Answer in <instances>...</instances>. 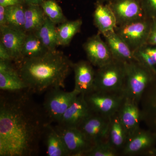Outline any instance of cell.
Listing matches in <instances>:
<instances>
[{
    "instance_id": "1",
    "label": "cell",
    "mask_w": 156,
    "mask_h": 156,
    "mask_svg": "<svg viewBox=\"0 0 156 156\" xmlns=\"http://www.w3.org/2000/svg\"><path fill=\"white\" fill-rule=\"evenodd\" d=\"M28 89L2 91L0 96V156H32L38 153L51 124Z\"/></svg>"
},
{
    "instance_id": "2",
    "label": "cell",
    "mask_w": 156,
    "mask_h": 156,
    "mask_svg": "<svg viewBox=\"0 0 156 156\" xmlns=\"http://www.w3.org/2000/svg\"><path fill=\"white\" fill-rule=\"evenodd\" d=\"M16 63L27 88L33 93L41 94L52 88L64 89L74 63L63 52L55 50L36 57L23 58Z\"/></svg>"
},
{
    "instance_id": "3",
    "label": "cell",
    "mask_w": 156,
    "mask_h": 156,
    "mask_svg": "<svg viewBox=\"0 0 156 156\" xmlns=\"http://www.w3.org/2000/svg\"><path fill=\"white\" fill-rule=\"evenodd\" d=\"M125 62L114 58L110 62L95 70L94 90L104 92L125 91Z\"/></svg>"
},
{
    "instance_id": "4",
    "label": "cell",
    "mask_w": 156,
    "mask_h": 156,
    "mask_svg": "<svg viewBox=\"0 0 156 156\" xmlns=\"http://www.w3.org/2000/svg\"><path fill=\"white\" fill-rule=\"evenodd\" d=\"M125 66L126 96L139 105L146 89L156 73L136 60L125 62Z\"/></svg>"
},
{
    "instance_id": "5",
    "label": "cell",
    "mask_w": 156,
    "mask_h": 156,
    "mask_svg": "<svg viewBox=\"0 0 156 156\" xmlns=\"http://www.w3.org/2000/svg\"><path fill=\"white\" fill-rule=\"evenodd\" d=\"M79 94L74 89L71 92H66L59 87L47 91L42 107L50 122H59L64 113Z\"/></svg>"
},
{
    "instance_id": "6",
    "label": "cell",
    "mask_w": 156,
    "mask_h": 156,
    "mask_svg": "<svg viewBox=\"0 0 156 156\" xmlns=\"http://www.w3.org/2000/svg\"><path fill=\"white\" fill-rule=\"evenodd\" d=\"M84 95L92 112L109 118L119 112L126 97L125 91L109 92L96 90Z\"/></svg>"
},
{
    "instance_id": "7",
    "label": "cell",
    "mask_w": 156,
    "mask_h": 156,
    "mask_svg": "<svg viewBox=\"0 0 156 156\" xmlns=\"http://www.w3.org/2000/svg\"><path fill=\"white\" fill-rule=\"evenodd\" d=\"M152 21V19L144 17L123 25L117 26L115 31L134 52L146 44Z\"/></svg>"
},
{
    "instance_id": "8",
    "label": "cell",
    "mask_w": 156,
    "mask_h": 156,
    "mask_svg": "<svg viewBox=\"0 0 156 156\" xmlns=\"http://www.w3.org/2000/svg\"><path fill=\"white\" fill-rule=\"evenodd\" d=\"M54 127L61 136L69 156H85L94 145L78 128L58 125Z\"/></svg>"
},
{
    "instance_id": "9",
    "label": "cell",
    "mask_w": 156,
    "mask_h": 156,
    "mask_svg": "<svg viewBox=\"0 0 156 156\" xmlns=\"http://www.w3.org/2000/svg\"><path fill=\"white\" fill-rule=\"evenodd\" d=\"M107 3L115 14L117 26L146 17L140 0H111Z\"/></svg>"
},
{
    "instance_id": "10",
    "label": "cell",
    "mask_w": 156,
    "mask_h": 156,
    "mask_svg": "<svg viewBox=\"0 0 156 156\" xmlns=\"http://www.w3.org/2000/svg\"><path fill=\"white\" fill-rule=\"evenodd\" d=\"M110 118L92 112L78 128L95 145L108 141Z\"/></svg>"
},
{
    "instance_id": "11",
    "label": "cell",
    "mask_w": 156,
    "mask_h": 156,
    "mask_svg": "<svg viewBox=\"0 0 156 156\" xmlns=\"http://www.w3.org/2000/svg\"><path fill=\"white\" fill-rule=\"evenodd\" d=\"M156 146V134L149 129L140 128L129 137L121 156H144Z\"/></svg>"
},
{
    "instance_id": "12",
    "label": "cell",
    "mask_w": 156,
    "mask_h": 156,
    "mask_svg": "<svg viewBox=\"0 0 156 156\" xmlns=\"http://www.w3.org/2000/svg\"><path fill=\"white\" fill-rule=\"evenodd\" d=\"M99 32L87 39L83 45L88 60L93 66L101 67L114 59L105 41Z\"/></svg>"
},
{
    "instance_id": "13",
    "label": "cell",
    "mask_w": 156,
    "mask_h": 156,
    "mask_svg": "<svg viewBox=\"0 0 156 156\" xmlns=\"http://www.w3.org/2000/svg\"><path fill=\"white\" fill-rule=\"evenodd\" d=\"M92 112L88 105L83 94H80L69 107L57 125L78 128Z\"/></svg>"
},
{
    "instance_id": "14",
    "label": "cell",
    "mask_w": 156,
    "mask_h": 156,
    "mask_svg": "<svg viewBox=\"0 0 156 156\" xmlns=\"http://www.w3.org/2000/svg\"><path fill=\"white\" fill-rule=\"evenodd\" d=\"M139 105L141 121L156 134V75L146 89Z\"/></svg>"
},
{
    "instance_id": "15",
    "label": "cell",
    "mask_w": 156,
    "mask_h": 156,
    "mask_svg": "<svg viewBox=\"0 0 156 156\" xmlns=\"http://www.w3.org/2000/svg\"><path fill=\"white\" fill-rule=\"evenodd\" d=\"M118 114L128 138L140 128L141 117L139 105L126 96Z\"/></svg>"
},
{
    "instance_id": "16",
    "label": "cell",
    "mask_w": 156,
    "mask_h": 156,
    "mask_svg": "<svg viewBox=\"0 0 156 156\" xmlns=\"http://www.w3.org/2000/svg\"><path fill=\"white\" fill-rule=\"evenodd\" d=\"M1 43L9 51L16 63L22 59L21 52L27 34L23 31L9 27H0Z\"/></svg>"
},
{
    "instance_id": "17",
    "label": "cell",
    "mask_w": 156,
    "mask_h": 156,
    "mask_svg": "<svg viewBox=\"0 0 156 156\" xmlns=\"http://www.w3.org/2000/svg\"><path fill=\"white\" fill-rule=\"evenodd\" d=\"M89 61L80 60L73 63L75 75L74 89L85 95L94 90L95 70Z\"/></svg>"
},
{
    "instance_id": "18",
    "label": "cell",
    "mask_w": 156,
    "mask_h": 156,
    "mask_svg": "<svg viewBox=\"0 0 156 156\" xmlns=\"http://www.w3.org/2000/svg\"><path fill=\"white\" fill-rule=\"evenodd\" d=\"M0 89L8 92L28 89L11 61H0Z\"/></svg>"
},
{
    "instance_id": "19",
    "label": "cell",
    "mask_w": 156,
    "mask_h": 156,
    "mask_svg": "<svg viewBox=\"0 0 156 156\" xmlns=\"http://www.w3.org/2000/svg\"><path fill=\"white\" fill-rule=\"evenodd\" d=\"M114 58L124 62L136 61L133 51L114 30L102 34Z\"/></svg>"
},
{
    "instance_id": "20",
    "label": "cell",
    "mask_w": 156,
    "mask_h": 156,
    "mask_svg": "<svg viewBox=\"0 0 156 156\" xmlns=\"http://www.w3.org/2000/svg\"><path fill=\"white\" fill-rule=\"evenodd\" d=\"M93 21L98 32L102 35L114 30L117 26L115 14L107 3H95Z\"/></svg>"
},
{
    "instance_id": "21",
    "label": "cell",
    "mask_w": 156,
    "mask_h": 156,
    "mask_svg": "<svg viewBox=\"0 0 156 156\" xmlns=\"http://www.w3.org/2000/svg\"><path fill=\"white\" fill-rule=\"evenodd\" d=\"M109 118L108 141L121 156L128 140L127 132L120 120L118 112Z\"/></svg>"
},
{
    "instance_id": "22",
    "label": "cell",
    "mask_w": 156,
    "mask_h": 156,
    "mask_svg": "<svg viewBox=\"0 0 156 156\" xmlns=\"http://www.w3.org/2000/svg\"><path fill=\"white\" fill-rule=\"evenodd\" d=\"M51 124L47 126L44 135L47 155L48 156H69L61 136Z\"/></svg>"
},
{
    "instance_id": "23",
    "label": "cell",
    "mask_w": 156,
    "mask_h": 156,
    "mask_svg": "<svg viewBox=\"0 0 156 156\" xmlns=\"http://www.w3.org/2000/svg\"><path fill=\"white\" fill-rule=\"evenodd\" d=\"M25 10L24 31L27 34L34 33L44 22L46 16L41 5H27Z\"/></svg>"
},
{
    "instance_id": "24",
    "label": "cell",
    "mask_w": 156,
    "mask_h": 156,
    "mask_svg": "<svg viewBox=\"0 0 156 156\" xmlns=\"http://www.w3.org/2000/svg\"><path fill=\"white\" fill-rule=\"evenodd\" d=\"M83 20L80 18L60 23L56 28L57 46L69 45L73 37L80 31Z\"/></svg>"
},
{
    "instance_id": "25",
    "label": "cell",
    "mask_w": 156,
    "mask_h": 156,
    "mask_svg": "<svg viewBox=\"0 0 156 156\" xmlns=\"http://www.w3.org/2000/svg\"><path fill=\"white\" fill-rule=\"evenodd\" d=\"M56 25L46 16L44 22L35 34L48 50H56L57 46Z\"/></svg>"
},
{
    "instance_id": "26",
    "label": "cell",
    "mask_w": 156,
    "mask_h": 156,
    "mask_svg": "<svg viewBox=\"0 0 156 156\" xmlns=\"http://www.w3.org/2000/svg\"><path fill=\"white\" fill-rule=\"evenodd\" d=\"M23 5L18 4L6 7L7 26L24 31L25 9Z\"/></svg>"
},
{
    "instance_id": "27",
    "label": "cell",
    "mask_w": 156,
    "mask_h": 156,
    "mask_svg": "<svg viewBox=\"0 0 156 156\" xmlns=\"http://www.w3.org/2000/svg\"><path fill=\"white\" fill-rule=\"evenodd\" d=\"M48 51L41 40L34 34H28L22 48V59L23 58H31L41 56Z\"/></svg>"
},
{
    "instance_id": "28",
    "label": "cell",
    "mask_w": 156,
    "mask_h": 156,
    "mask_svg": "<svg viewBox=\"0 0 156 156\" xmlns=\"http://www.w3.org/2000/svg\"><path fill=\"white\" fill-rule=\"evenodd\" d=\"M136 61L156 73V47L145 44L133 52Z\"/></svg>"
},
{
    "instance_id": "29",
    "label": "cell",
    "mask_w": 156,
    "mask_h": 156,
    "mask_svg": "<svg viewBox=\"0 0 156 156\" xmlns=\"http://www.w3.org/2000/svg\"><path fill=\"white\" fill-rule=\"evenodd\" d=\"M41 6L45 15L55 24L67 21L62 9L56 0H45Z\"/></svg>"
},
{
    "instance_id": "30",
    "label": "cell",
    "mask_w": 156,
    "mask_h": 156,
    "mask_svg": "<svg viewBox=\"0 0 156 156\" xmlns=\"http://www.w3.org/2000/svg\"><path fill=\"white\" fill-rule=\"evenodd\" d=\"M120 156V154L108 141L96 144L85 156Z\"/></svg>"
},
{
    "instance_id": "31",
    "label": "cell",
    "mask_w": 156,
    "mask_h": 156,
    "mask_svg": "<svg viewBox=\"0 0 156 156\" xmlns=\"http://www.w3.org/2000/svg\"><path fill=\"white\" fill-rule=\"evenodd\" d=\"M145 17L156 18V0H140Z\"/></svg>"
},
{
    "instance_id": "32",
    "label": "cell",
    "mask_w": 156,
    "mask_h": 156,
    "mask_svg": "<svg viewBox=\"0 0 156 156\" xmlns=\"http://www.w3.org/2000/svg\"><path fill=\"white\" fill-rule=\"evenodd\" d=\"M151 27L147 44L156 47V18L152 19Z\"/></svg>"
},
{
    "instance_id": "33",
    "label": "cell",
    "mask_w": 156,
    "mask_h": 156,
    "mask_svg": "<svg viewBox=\"0 0 156 156\" xmlns=\"http://www.w3.org/2000/svg\"><path fill=\"white\" fill-rule=\"evenodd\" d=\"M0 61H13L11 54L5 48L2 43L0 42Z\"/></svg>"
},
{
    "instance_id": "34",
    "label": "cell",
    "mask_w": 156,
    "mask_h": 156,
    "mask_svg": "<svg viewBox=\"0 0 156 156\" xmlns=\"http://www.w3.org/2000/svg\"><path fill=\"white\" fill-rule=\"evenodd\" d=\"M5 8L0 5V27L6 26Z\"/></svg>"
},
{
    "instance_id": "35",
    "label": "cell",
    "mask_w": 156,
    "mask_h": 156,
    "mask_svg": "<svg viewBox=\"0 0 156 156\" xmlns=\"http://www.w3.org/2000/svg\"><path fill=\"white\" fill-rule=\"evenodd\" d=\"M18 4H23L20 0H0V5L7 7Z\"/></svg>"
},
{
    "instance_id": "36",
    "label": "cell",
    "mask_w": 156,
    "mask_h": 156,
    "mask_svg": "<svg viewBox=\"0 0 156 156\" xmlns=\"http://www.w3.org/2000/svg\"><path fill=\"white\" fill-rule=\"evenodd\" d=\"M45 0H23V4H25L27 5H41L42 3Z\"/></svg>"
},
{
    "instance_id": "37",
    "label": "cell",
    "mask_w": 156,
    "mask_h": 156,
    "mask_svg": "<svg viewBox=\"0 0 156 156\" xmlns=\"http://www.w3.org/2000/svg\"><path fill=\"white\" fill-rule=\"evenodd\" d=\"M144 156H156V147L148 151Z\"/></svg>"
},
{
    "instance_id": "38",
    "label": "cell",
    "mask_w": 156,
    "mask_h": 156,
    "mask_svg": "<svg viewBox=\"0 0 156 156\" xmlns=\"http://www.w3.org/2000/svg\"><path fill=\"white\" fill-rule=\"evenodd\" d=\"M95 3H100L105 4V3L108 2L111 0H95Z\"/></svg>"
},
{
    "instance_id": "39",
    "label": "cell",
    "mask_w": 156,
    "mask_h": 156,
    "mask_svg": "<svg viewBox=\"0 0 156 156\" xmlns=\"http://www.w3.org/2000/svg\"><path fill=\"white\" fill-rule=\"evenodd\" d=\"M20 2H21L23 4V0H20Z\"/></svg>"
}]
</instances>
